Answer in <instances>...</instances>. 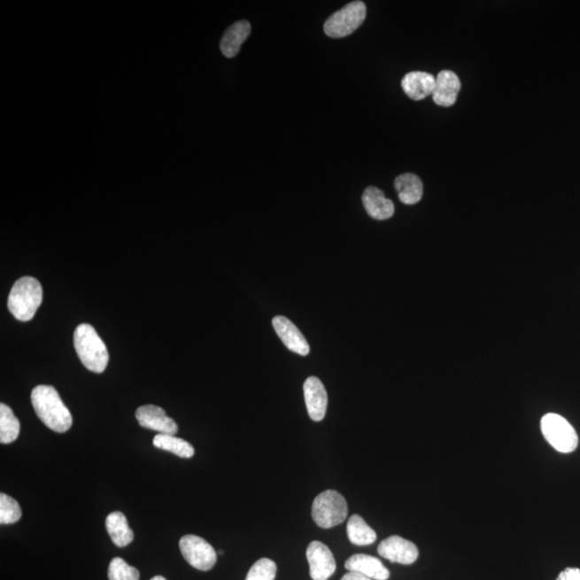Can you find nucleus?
Wrapping results in <instances>:
<instances>
[{
    "instance_id": "19",
    "label": "nucleus",
    "mask_w": 580,
    "mask_h": 580,
    "mask_svg": "<svg viewBox=\"0 0 580 580\" xmlns=\"http://www.w3.org/2000/svg\"><path fill=\"white\" fill-rule=\"evenodd\" d=\"M395 188L401 203L408 205L420 203L422 198V182L416 174H405L395 180Z\"/></svg>"
},
{
    "instance_id": "1",
    "label": "nucleus",
    "mask_w": 580,
    "mask_h": 580,
    "mask_svg": "<svg viewBox=\"0 0 580 580\" xmlns=\"http://www.w3.org/2000/svg\"><path fill=\"white\" fill-rule=\"evenodd\" d=\"M35 412L45 426L58 433L67 432L73 426L72 413L64 405L52 386L39 385L32 391Z\"/></svg>"
},
{
    "instance_id": "26",
    "label": "nucleus",
    "mask_w": 580,
    "mask_h": 580,
    "mask_svg": "<svg viewBox=\"0 0 580 580\" xmlns=\"http://www.w3.org/2000/svg\"><path fill=\"white\" fill-rule=\"evenodd\" d=\"M556 580H580V568H567Z\"/></svg>"
},
{
    "instance_id": "7",
    "label": "nucleus",
    "mask_w": 580,
    "mask_h": 580,
    "mask_svg": "<svg viewBox=\"0 0 580 580\" xmlns=\"http://www.w3.org/2000/svg\"><path fill=\"white\" fill-rule=\"evenodd\" d=\"M179 546L186 561L199 571H210L218 561L214 548L199 537L185 536L181 538Z\"/></svg>"
},
{
    "instance_id": "14",
    "label": "nucleus",
    "mask_w": 580,
    "mask_h": 580,
    "mask_svg": "<svg viewBox=\"0 0 580 580\" xmlns=\"http://www.w3.org/2000/svg\"><path fill=\"white\" fill-rule=\"evenodd\" d=\"M345 568L348 572L360 573L373 580H387L391 576V572L381 560L369 554L357 553L348 558Z\"/></svg>"
},
{
    "instance_id": "8",
    "label": "nucleus",
    "mask_w": 580,
    "mask_h": 580,
    "mask_svg": "<svg viewBox=\"0 0 580 580\" xmlns=\"http://www.w3.org/2000/svg\"><path fill=\"white\" fill-rule=\"evenodd\" d=\"M307 562L313 580H328L335 574L336 563L331 551L325 544L312 542L306 549Z\"/></svg>"
},
{
    "instance_id": "17",
    "label": "nucleus",
    "mask_w": 580,
    "mask_h": 580,
    "mask_svg": "<svg viewBox=\"0 0 580 580\" xmlns=\"http://www.w3.org/2000/svg\"><path fill=\"white\" fill-rule=\"evenodd\" d=\"M251 29V24L247 21H239L232 24L226 30L223 39H221V53L228 58L236 57V54L240 52L241 45L250 36Z\"/></svg>"
},
{
    "instance_id": "11",
    "label": "nucleus",
    "mask_w": 580,
    "mask_h": 580,
    "mask_svg": "<svg viewBox=\"0 0 580 580\" xmlns=\"http://www.w3.org/2000/svg\"><path fill=\"white\" fill-rule=\"evenodd\" d=\"M305 399L307 413L312 421H321L326 416L328 395L324 384L320 378L311 376L304 385Z\"/></svg>"
},
{
    "instance_id": "18",
    "label": "nucleus",
    "mask_w": 580,
    "mask_h": 580,
    "mask_svg": "<svg viewBox=\"0 0 580 580\" xmlns=\"http://www.w3.org/2000/svg\"><path fill=\"white\" fill-rule=\"evenodd\" d=\"M105 528L116 546L123 548L134 541L135 534L128 518L120 512H113L105 519Z\"/></svg>"
},
{
    "instance_id": "15",
    "label": "nucleus",
    "mask_w": 580,
    "mask_h": 580,
    "mask_svg": "<svg viewBox=\"0 0 580 580\" xmlns=\"http://www.w3.org/2000/svg\"><path fill=\"white\" fill-rule=\"evenodd\" d=\"M362 204L367 213L377 220L391 219L395 214V205L391 199L386 198L380 189L375 188V186H370L363 191Z\"/></svg>"
},
{
    "instance_id": "25",
    "label": "nucleus",
    "mask_w": 580,
    "mask_h": 580,
    "mask_svg": "<svg viewBox=\"0 0 580 580\" xmlns=\"http://www.w3.org/2000/svg\"><path fill=\"white\" fill-rule=\"evenodd\" d=\"M276 564L268 558H262L251 568L245 580H275Z\"/></svg>"
},
{
    "instance_id": "28",
    "label": "nucleus",
    "mask_w": 580,
    "mask_h": 580,
    "mask_svg": "<svg viewBox=\"0 0 580 580\" xmlns=\"http://www.w3.org/2000/svg\"><path fill=\"white\" fill-rule=\"evenodd\" d=\"M151 580H167V579H166V578L163 577V576H155V577H153V578L151 579Z\"/></svg>"
},
{
    "instance_id": "5",
    "label": "nucleus",
    "mask_w": 580,
    "mask_h": 580,
    "mask_svg": "<svg viewBox=\"0 0 580 580\" xmlns=\"http://www.w3.org/2000/svg\"><path fill=\"white\" fill-rule=\"evenodd\" d=\"M543 436L554 450L568 453L576 450L578 436L566 418L558 414L549 413L542 418Z\"/></svg>"
},
{
    "instance_id": "22",
    "label": "nucleus",
    "mask_w": 580,
    "mask_h": 580,
    "mask_svg": "<svg viewBox=\"0 0 580 580\" xmlns=\"http://www.w3.org/2000/svg\"><path fill=\"white\" fill-rule=\"evenodd\" d=\"M153 445L181 458L189 459L195 455V448L191 444L174 436L158 435L154 437Z\"/></svg>"
},
{
    "instance_id": "9",
    "label": "nucleus",
    "mask_w": 580,
    "mask_h": 580,
    "mask_svg": "<svg viewBox=\"0 0 580 580\" xmlns=\"http://www.w3.org/2000/svg\"><path fill=\"white\" fill-rule=\"evenodd\" d=\"M377 552L381 557L390 560L393 563L403 564V566H410L420 556L415 544L398 536L384 539L378 545Z\"/></svg>"
},
{
    "instance_id": "23",
    "label": "nucleus",
    "mask_w": 580,
    "mask_h": 580,
    "mask_svg": "<svg viewBox=\"0 0 580 580\" xmlns=\"http://www.w3.org/2000/svg\"><path fill=\"white\" fill-rule=\"evenodd\" d=\"M22 517L19 504L8 494H0V523L12 524L18 522Z\"/></svg>"
},
{
    "instance_id": "13",
    "label": "nucleus",
    "mask_w": 580,
    "mask_h": 580,
    "mask_svg": "<svg viewBox=\"0 0 580 580\" xmlns=\"http://www.w3.org/2000/svg\"><path fill=\"white\" fill-rule=\"evenodd\" d=\"M461 82L458 75L451 70H443L436 78V87L433 90V100L440 107L448 108L455 104Z\"/></svg>"
},
{
    "instance_id": "24",
    "label": "nucleus",
    "mask_w": 580,
    "mask_h": 580,
    "mask_svg": "<svg viewBox=\"0 0 580 580\" xmlns=\"http://www.w3.org/2000/svg\"><path fill=\"white\" fill-rule=\"evenodd\" d=\"M109 580H139L137 568L128 566L122 558H114L110 562L108 569Z\"/></svg>"
},
{
    "instance_id": "27",
    "label": "nucleus",
    "mask_w": 580,
    "mask_h": 580,
    "mask_svg": "<svg viewBox=\"0 0 580 580\" xmlns=\"http://www.w3.org/2000/svg\"><path fill=\"white\" fill-rule=\"evenodd\" d=\"M341 580H373V579L367 577L365 576V575H361L360 573L348 572L347 574L344 575V576L342 577Z\"/></svg>"
},
{
    "instance_id": "20",
    "label": "nucleus",
    "mask_w": 580,
    "mask_h": 580,
    "mask_svg": "<svg viewBox=\"0 0 580 580\" xmlns=\"http://www.w3.org/2000/svg\"><path fill=\"white\" fill-rule=\"evenodd\" d=\"M347 537L357 546H367L376 541L377 536L360 515H352L347 522Z\"/></svg>"
},
{
    "instance_id": "12",
    "label": "nucleus",
    "mask_w": 580,
    "mask_h": 580,
    "mask_svg": "<svg viewBox=\"0 0 580 580\" xmlns=\"http://www.w3.org/2000/svg\"><path fill=\"white\" fill-rule=\"evenodd\" d=\"M272 324H274L277 336H280V339L283 341L290 351L300 356L309 355V343H307L305 337L298 329L294 322L284 316H276L272 321Z\"/></svg>"
},
{
    "instance_id": "16",
    "label": "nucleus",
    "mask_w": 580,
    "mask_h": 580,
    "mask_svg": "<svg viewBox=\"0 0 580 580\" xmlns=\"http://www.w3.org/2000/svg\"><path fill=\"white\" fill-rule=\"evenodd\" d=\"M402 89L413 100H422L433 94L436 87V77L431 73L422 72L408 73L402 79Z\"/></svg>"
},
{
    "instance_id": "6",
    "label": "nucleus",
    "mask_w": 580,
    "mask_h": 580,
    "mask_svg": "<svg viewBox=\"0 0 580 580\" xmlns=\"http://www.w3.org/2000/svg\"><path fill=\"white\" fill-rule=\"evenodd\" d=\"M367 17L366 4L362 2L347 4L344 8L332 14L324 25L327 36L343 38L361 27Z\"/></svg>"
},
{
    "instance_id": "10",
    "label": "nucleus",
    "mask_w": 580,
    "mask_h": 580,
    "mask_svg": "<svg viewBox=\"0 0 580 580\" xmlns=\"http://www.w3.org/2000/svg\"><path fill=\"white\" fill-rule=\"evenodd\" d=\"M135 418L141 427L158 431L159 435L175 436L179 431L176 422L159 406H141L135 412Z\"/></svg>"
},
{
    "instance_id": "21",
    "label": "nucleus",
    "mask_w": 580,
    "mask_h": 580,
    "mask_svg": "<svg viewBox=\"0 0 580 580\" xmlns=\"http://www.w3.org/2000/svg\"><path fill=\"white\" fill-rule=\"evenodd\" d=\"M21 425L8 406L0 405V443H13L19 437Z\"/></svg>"
},
{
    "instance_id": "3",
    "label": "nucleus",
    "mask_w": 580,
    "mask_h": 580,
    "mask_svg": "<svg viewBox=\"0 0 580 580\" xmlns=\"http://www.w3.org/2000/svg\"><path fill=\"white\" fill-rule=\"evenodd\" d=\"M43 287L34 277L25 276L15 282L8 298V309L19 321H29L43 304Z\"/></svg>"
},
{
    "instance_id": "2",
    "label": "nucleus",
    "mask_w": 580,
    "mask_h": 580,
    "mask_svg": "<svg viewBox=\"0 0 580 580\" xmlns=\"http://www.w3.org/2000/svg\"><path fill=\"white\" fill-rule=\"evenodd\" d=\"M73 343L81 362L88 370L103 373L109 362L108 348L89 324H81L74 331Z\"/></svg>"
},
{
    "instance_id": "4",
    "label": "nucleus",
    "mask_w": 580,
    "mask_h": 580,
    "mask_svg": "<svg viewBox=\"0 0 580 580\" xmlns=\"http://www.w3.org/2000/svg\"><path fill=\"white\" fill-rule=\"evenodd\" d=\"M348 507L344 497L336 491H326L315 498L312 517L317 526L330 529L345 522Z\"/></svg>"
},
{
    "instance_id": "29",
    "label": "nucleus",
    "mask_w": 580,
    "mask_h": 580,
    "mask_svg": "<svg viewBox=\"0 0 580 580\" xmlns=\"http://www.w3.org/2000/svg\"><path fill=\"white\" fill-rule=\"evenodd\" d=\"M219 554H220V556H223V554H224V551H220V552H219Z\"/></svg>"
}]
</instances>
